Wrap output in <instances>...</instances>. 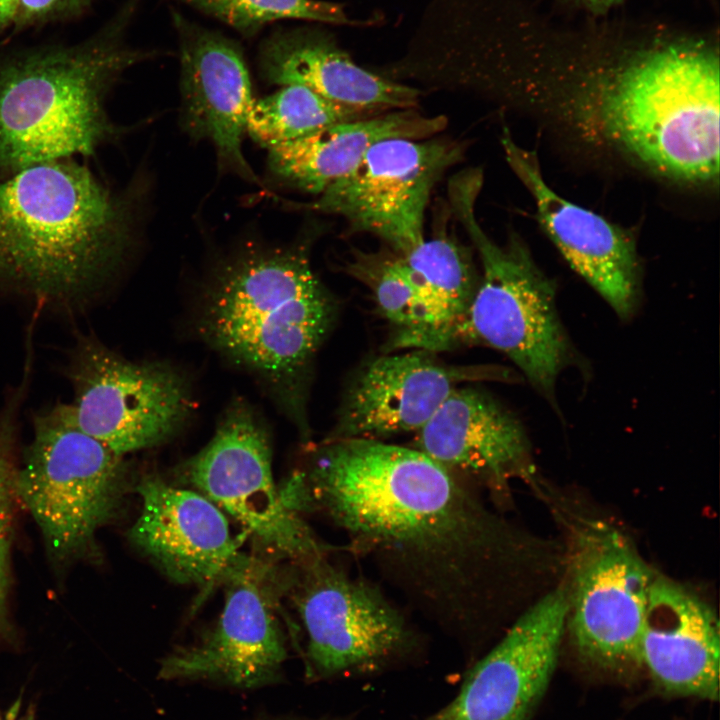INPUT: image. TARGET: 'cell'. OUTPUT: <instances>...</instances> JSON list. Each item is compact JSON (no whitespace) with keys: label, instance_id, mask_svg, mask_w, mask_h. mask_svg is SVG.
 Listing matches in <instances>:
<instances>
[{"label":"cell","instance_id":"obj_17","mask_svg":"<svg viewBox=\"0 0 720 720\" xmlns=\"http://www.w3.org/2000/svg\"><path fill=\"white\" fill-rule=\"evenodd\" d=\"M501 145L515 175L532 195L538 219L568 264L623 320L640 301V264L631 234L562 198L542 177L536 154L503 132Z\"/></svg>","mask_w":720,"mask_h":720},{"label":"cell","instance_id":"obj_10","mask_svg":"<svg viewBox=\"0 0 720 720\" xmlns=\"http://www.w3.org/2000/svg\"><path fill=\"white\" fill-rule=\"evenodd\" d=\"M328 556L292 563L284 578L307 634L312 670L333 676L376 669L408 651L415 635L403 613L375 584Z\"/></svg>","mask_w":720,"mask_h":720},{"label":"cell","instance_id":"obj_28","mask_svg":"<svg viewBox=\"0 0 720 720\" xmlns=\"http://www.w3.org/2000/svg\"><path fill=\"white\" fill-rule=\"evenodd\" d=\"M99 0H17L14 32L79 18Z\"/></svg>","mask_w":720,"mask_h":720},{"label":"cell","instance_id":"obj_23","mask_svg":"<svg viewBox=\"0 0 720 720\" xmlns=\"http://www.w3.org/2000/svg\"><path fill=\"white\" fill-rule=\"evenodd\" d=\"M400 256L424 295L433 323L432 351L452 347L479 280L469 247L439 230Z\"/></svg>","mask_w":720,"mask_h":720},{"label":"cell","instance_id":"obj_20","mask_svg":"<svg viewBox=\"0 0 720 720\" xmlns=\"http://www.w3.org/2000/svg\"><path fill=\"white\" fill-rule=\"evenodd\" d=\"M719 621L682 585L656 575L641 640V665L665 696L719 697Z\"/></svg>","mask_w":720,"mask_h":720},{"label":"cell","instance_id":"obj_12","mask_svg":"<svg viewBox=\"0 0 720 720\" xmlns=\"http://www.w3.org/2000/svg\"><path fill=\"white\" fill-rule=\"evenodd\" d=\"M463 153L460 144L445 139L380 141L307 208L341 216L354 231L373 234L405 255L425 239L432 190Z\"/></svg>","mask_w":720,"mask_h":720},{"label":"cell","instance_id":"obj_1","mask_svg":"<svg viewBox=\"0 0 720 720\" xmlns=\"http://www.w3.org/2000/svg\"><path fill=\"white\" fill-rule=\"evenodd\" d=\"M281 489L295 510L341 530L349 551L448 632L481 634L497 616L522 544L466 482L418 449L323 440Z\"/></svg>","mask_w":720,"mask_h":720},{"label":"cell","instance_id":"obj_24","mask_svg":"<svg viewBox=\"0 0 720 720\" xmlns=\"http://www.w3.org/2000/svg\"><path fill=\"white\" fill-rule=\"evenodd\" d=\"M345 271L369 289L378 311L393 328L391 349L432 352V319L424 295L400 255L389 248L355 250Z\"/></svg>","mask_w":720,"mask_h":720},{"label":"cell","instance_id":"obj_25","mask_svg":"<svg viewBox=\"0 0 720 720\" xmlns=\"http://www.w3.org/2000/svg\"><path fill=\"white\" fill-rule=\"evenodd\" d=\"M373 116V115H372ZM369 117L339 106L299 85L255 99L248 114L246 133L267 149L309 135L325 126Z\"/></svg>","mask_w":720,"mask_h":720},{"label":"cell","instance_id":"obj_14","mask_svg":"<svg viewBox=\"0 0 720 720\" xmlns=\"http://www.w3.org/2000/svg\"><path fill=\"white\" fill-rule=\"evenodd\" d=\"M567 617V590L545 594L478 661L457 696L426 720H531L553 676Z\"/></svg>","mask_w":720,"mask_h":720},{"label":"cell","instance_id":"obj_3","mask_svg":"<svg viewBox=\"0 0 720 720\" xmlns=\"http://www.w3.org/2000/svg\"><path fill=\"white\" fill-rule=\"evenodd\" d=\"M137 200L76 158L0 178V281L55 300L95 290L135 241Z\"/></svg>","mask_w":720,"mask_h":720},{"label":"cell","instance_id":"obj_15","mask_svg":"<svg viewBox=\"0 0 720 720\" xmlns=\"http://www.w3.org/2000/svg\"><path fill=\"white\" fill-rule=\"evenodd\" d=\"M171 20L179 47L183 129L214 146L221 168L257 182L242 150L255 100L242 46L175 9Z\"/></svg>","mask_w":720,"mask_h":720},{"label":"cell","instance_id":"obj_4","mask_svg":"<svg viewBox=\"0 0 720 720\" xmlns=\"http://www.w3.org/2000/svg\"><path fill=\"white\" fill-rule=\"evenodd\" d=\"M142 0H125L73 43L0 45V178L61 159L87 160L124 132L108 97L135 65L157 56L128 35Z\"/></svg>","mask_w":720,"mask_h":720},{"label":"cell","instance_id":"obj_7","mask_svg":"<svg viewBox=\"0 0 720 720\" xmlns=\"http://www.w3.org/2000/svg\"><path fill=\"white\" fill-rule=\"evenodd\" d=\"M123 457L85 433L70 404L35 417L14 489L55 555L86 551L113 517L127 485Z\"/></svg>","mask_w":720,"mask_h":720},{"label":"cell","instance_id":"obj_2","mask_svg":"<svg viewBox=\"0 0 720 720\" xmlns=\"http://www.w3.org/2000/svg\"><path fill=\"white\" fill-rule=\"evenodd\" d=\"M718 40L717 31L631 17L592 73L609 136L666 176L718 179Z\"/></svg>","mask_w":720,"mask_h":720},{"label":"cell","instance_id":"obj_21","mask_svg":"<svg viewBox=\"0 0 720 720\" xmlns=\"http://www.w3.org/2000/svg\"><path fill=\"white\" fill-rule=\"evenodd\" d=\"M257 63L270 84L304 86L368 116L418 103V90L362 68L326 34L311 29L274 30L261 42Z\"/></svg>","mask_w":720,"mask_h":720},{"label":"cell","instance_id":"obj_22","mask_svg":"<svg viewBox=\"0 0 720 720\" xmlns=\"http://www.w3.org/2000/svg\"><path fill=\"white\" fill-rule=\"evenodd\" d=\"M446 124L444 116H427L414 109L342 121L268 149V165L289 186L319 195L348 174L376 143L428 139Z\"/></svg>","mask_w":720,"mask_h":720},{"label":"cell","instance_id":"obj_19","mask_svg":"<svg viewBox=\"0 0 720 720\" xmlns=\"http://www.w3.org/2000/svg\"><path fill=\"white\" fill-rule=\"evenodd\" d=\"M418 449L461 480L503 498L532 470L529 442L512 414L486 392L459 386L415 433Z\"/></svg>","mask_w":720,"mask_h":720},{"label":"cell","instance_id":"obj_11","mask_svg":"<svg viewBox=\"0 0 720 720\" xmlns=\"http://www.w3.org/2000/svg\"><path fill=\"white\" fill-rule=\"evenodd\" d=\"M78 426L120 456L172 438L188 419L185 378L160 362H133L94 338L80 340L69 374Z\"/></svg>","mask_w":720,"mask_h":720},{"label":"cell","instance_id":"obj_8","mask_svg":"<svg viewBox=\"0 0 720 720\" xmlns=\"http://www.w3.org/2000/svg\"><path fill=\"white\" fill-rule=\"evenodd\" d=\"M571 641L587 667L614 677L642 669L640 649L656 573L615 526L576 520L570 534Z\"/></svg>","mask_w":720,"mask_h":720},{"label":"cell","instance_id":"obj_6","mask_svg":"<svg viewBox=\"0 0 720 720\" xmlns=\"http://www.w3.org/2000/svg\"><path fill=\"white\" fill-rule=\"evenodd\" d=\"M482 184L479 169L462 171L448 184L450 208L481 262L478 284L455 329L453 346L479 344L505 354L551 400L557 378L572 358L557 311L556 288L519 238L512 235L500 245L483 230L475 209Z\"/></svg>","mask_w":720,"mask_h":720},{"label":"cell","instance_id":"obj_31","mask_svg":"<svg viewBox=\"0 0 720 720\" xmlns=\"http://www.w3.org/2000/svg\"><path fill=\"white\" fill-rule=\"evenodd\" d=\"M21 699L22 697L20 696L7 711L1 713L0 720H35V706L32 704L26 709L25 714L19 716Z\"/></svg>","mask_w":720,"mask_h":720},{"label":"cell","instance_id":"obj_26","mask_svg":"<svg viewBox=\"0 0 720 720\" xmlns=\"http://www.w3.org/2000/svg\"><path fill=\"white\" fill-rule=\"evenodd\" d=\"M217 19L246 38L282 20L351 24L343 7L323 0H171Z\"/></svg>","mask_w":720,"mask_h":720},{"label":"cell","instance_id":"obj_29","mask_svg":"<svg viewBox=\"0 0 720 720\" xmlns=\"http://www.w3.org/2000/svg\"><path fill=\"white\" fill-rule=\"evenodd\" d=\"M569 9L583 12L590 17H604L626 0H553Z\"/></svg>","mask_w":720,"mask_h":720},{"label":"cell","instance_id":"obj_16","mask_svg":"<svg viewBox=\"0 0 720 720\" xmlns=\"http://www.w3.org/2000/svg\"><path fill=\"white\" fill-rule=\"evenodd\" d=\"M497 376L495 368L447 365L426 350L375 357L350 380L324 440L416 433L462 383Z\"/></svg>","mask_w":720,"mask_h":720},{"label":"cell","instance_id":"obj_30","mask_svg":"<svg viewBox=\"0 0 720 720\" xmlns=\"http://www.w3.org/2000/svg\"><path fill=\"white\" fill-rule=\"evenodd\" d=\"M17 15V0H0V33L13 28Z\"/></svg>","mask_w":720,"mask_h":720},{"label":"cell","instance_id":"obj_5","mask_svg":"<svg viewBox=\"0 0 720 720\" xmlns=\"http://www.w3.org/2000/svg\"><path fill=\"white\" fill-rule=\"evenodd\" d=\"M336 314L305 247L254 246L216 270L201 322L211 344L269 384L306 436L312 363Z\"/></svg>","mask_w":720,"mask_h":720},{"label":"cell","instance_id":"obj_9","mask_svg":"<svg viewBox=\"0 0 720 720\" xmlns=\"http://www.w3.org/2000/svg\"><path fill=\"white\" fill-rule=\"evenodd\" d=\"M182 481L237 520L265 551L302 563L331 552L275 485L268 435L253 410L234 402L209 443L186 461Z\"/></svg>","mask_w":720,"mask_h":720},{"label":"cell","instance_id":"obj_18","mask_svg":"<svg viewBox=\"0 0 720 720\" xmlns=\"http://www.w3.org/2000/svg\"><path fill=\"white\" fill-rule=\"evenodd\" d=\"M141 510L131 542L170 579L206 589L243 554L222 510L201 493L148 475L137 485Z\"/></svg>","mask_w":720,"mask_h":720},{"label":"cell","instance_id":"obj_13","mask_svg":"<svg viewBox=\"0 0 720 720\" xmlns=\"http://www.w3.org/2000/svg\"><path fill=\"white\" fill-rule=\"evenodd\" d=\"M270 565L242 555L224 578L225 605L216 624L192 646L161 661V679H208L250 689L274 682L287 657L277 614L282 586Z\"/></svg>","mask_w":720,"mask_h":720},{"label":"cell","instance_id":"obj_27","mask_svg":"<svg viewBox=\"0 0 720 720\" xmlns=\"http://www.w3.org/2000/svg\"><path fill=\"white\" fill-rule=\"evenodd\" d=\"M13 466L0 447V640L9 631L8 595L12 545L13 501L15 494Z\"/></svg>","mask_w":720,"mask_h":720}]
</instances>
